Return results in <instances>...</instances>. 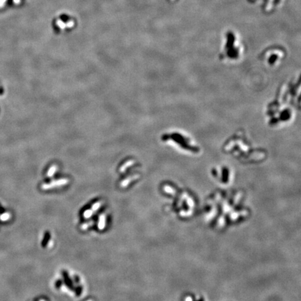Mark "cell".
<instances>
[{
    "instance_id": "ba28073f",
    "label": "cell",
    "mask_w": 301,
    "mask_h": 301,
    "mask_svg": "<svg viewBox=\"0 0 301 301\" xmlns=\"http://www.w3.org/2000/svg\"><path fill=\"white\" fill-rule=\"evenodd\" d=\"M40 301H45V300H40Z\"/></svg>"
},
{
    "instance_id": "6da1fadb",
    "label": "cell",
    "mask_w": 301,
    "mask_h": 301,
    "mask_svg": "<svg viewBox=\"0 0 301 301\" xmlns=\"http://www.w3.org/2000/svg\"><path fill=\"white\" fill-rule=\"evenodd\" d=\"M223 152L231 155L244 165H255L266 160L268 153L263 148L256 147L243 130H239L227 139L222 147Z\"/></svg>"
},
{
    "instance_id": "8992f818",
    "label": "cell",
    "mask_w": 301,
    "mask_h": 301,
    "mask_svg": "<svg viewBox=\"0 0 301 301\" xmlns=\"http://www.w3.org/2000/svg\"><path fill=\"white\" fill-rule=\"evenodd\" d=\"M210 174L216 181L221 185H229L234 179V172L227 165H218L210 169Z\"/></svg>"
},
{
    "instance_id": "52a82bcc",
    "label": "cell",
    "mask_w": 301,
    "mask_h": 301,
    "mask_svg": "<svg viewBox=\"0 0 301 301\" xmlns=\"http://www.w3.org/2000/svg\"><path fill=\"white\" fill-rule=\"evenodd\" d=\"M11 218V214L9 213H2V215H0V220L6 222L7 220H9Z\"/></svg>"
},
{
    "instance_id": "9c48e42d",
    "label": "cell",
    "mask_w": 301,
    "mask_h": 301,
    "mask_svg": "<svg viewBox=\"0 0 301 301\" xmlns=\"http://www.w3.org/2000/svg\"><path fill=\"white\" fill-rule=\"evenodd\" d=\"M172 1H174V0H172Z\"/></svg>"
},
{
    "instance_id": "277c9868",
    "label": "cell",
    "mask_w": 301,
    "mask_h": 301,
    "mask_svg": "<svg viewBox=\"0 0 301 301\" xmlns=\"http://www.w3.org/2000/svg\"><path fill=\"white\" fill-rule=\"evenodd\" d=\"M275 98L301 111V74L282 84Z\"/></svg>"
},
{
    "instance_id": "7a4b0ae2",
    "label": "cell",
    "mask_w": 301,
    "mask_h": 301,
    "mask_svg": "<svg viewBox=\"0 0 301 301\" xmlns=\"http://www.w3.org/2000/svg\"><path fill=\"white\" fill-rule=\"evenodd\" d=\"M244 54L245 47L238 33L232 30L224 33L219 59L223 62L236 63L240 61Z\"/></svg>"
},
{
    "instance_id": "5b68a950",
    "label": "cell",
    "mask_w": 301,
    "mask_h": 301,
    "mask_svg": "<svg viewBox=\"0 0 301 301\" xmlns=\"http://www.w3.org/2000/svg\"><path fill=\"white\" fill-rule=\"evenodd\" d=\"M286 53L280 46H272L265 50L260 55L261 62L269 68H275L280 66L286 58Z\"/></svg>"
},
{
    "instance_id": "3957f363",
    "label": "cell",
    "mask_w": 301,
    "mask_h": 301,
    "mask_svg": "<svg viewBox=\"0 0 301 301\" xmlns=\"http://www.w3.org/2000/svg\"><path fill=\"white\" fill-rule=\"evenodd\" d=\"M294 108L289 104L275 98L267 105L266 117L267 123L273 127H280L289 124L294 120Z\"/></svg>"
}]
</instances>
